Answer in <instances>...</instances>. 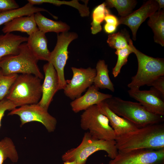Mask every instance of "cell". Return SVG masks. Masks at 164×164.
Instances as JSON below:
<instances>
[{
	"mask_svg": "<svg viewBox=\"0 0 164 164\" xmlns=\"http://www.w3.org/2000/svg\"><path fill=\"white\" fill-rule=\"evenodd\" d=\"M34 18L39 30L45 33L54 32L59 34L68 32L70 28V26L65 23L49 19L40 12L34 14Z\"/></svg>",
	"mask_w": 164,
	"mask_h": 164,
	"instance_id": "ffe728a7",
	"label": "cell"
},
{
	"mask_svg": "<svg viewBox=\"0 0 164 164\" xmlns=\"http://www.w3.org/2000/svg\"><path fill=\"white\" fill-rule=\"evenodd\" d=\"M129 45L138 62L137 73L132 77L131 81L128 85L130 89H139L140 87L148 86L155 79L164 76L163 58H154L143 53L136 48L130 39Z\"/></svg>",
	"mask_w": 164,
	"mask_h": 164,
	"instance_id": "5b68a950",
	"label": "cell"
},
{
	"mask_svg": "<svg viewBox=\"0 0 164 164\" xmlns=\"http://www.w3.org/2000/svg\"><path fill=\"white\" fill-rule=\"evenodd\" d=\"M38 60L26 43H24L20 46L18 54L6 56L0 60V68L5 75L18 73L30 74L42 80L44 76L38 66Z\"/></svg>",
	"mask_w": 164,
	"mask_h": 164,
	"instance_id": "8992f818",
	"label": "cell"
},
{
	"mask_svg": "<svg viewBox=\"0 0 164 164\" xmlns=\"http://www.w3.org/2000/svg\"></svg>",
	"mask_w": 164,
	"mask_h": 164,
	"instance_id": "74e56055",
	"label": "cell"
},
{
	"mask_svg": "<svg viewBox=\"0 0 164 164\" xmlns=\"http://www.w3.org/2000/svg\"><path fill=\"white\" fill-rule=\"evenodd\" d=\"M41 80L32 74L18 75L5 98L16 107L37 104L42 96Z\"/></svg>",
	"mask_w": 164,
	"mask_h": 164,
	"instance_id": "277c9868",
	"label": "cell"
},
{
	"mask_svg": "<svg viewBox=\"0 0 164 164\" xmlns=\"http://www.w3.org/2000/svg\"><path fill=\"white\" fill-rule=\"evenodd\" d=\"M128 92L131 97L138 101L149 112L164 115V98L153 87L149 90L130 89Z\"/></svg>",
	"mask_w": 164,
	"mask_h": 164,
	"instance_id": "7c38bea8",
	"label": "cell"
},
{
	"mask_svg": "<svg viewBox=\"0 0 164 164\" xmlns=\"http://www.w3.org/2000/svg\"><path fill=\"white\" fill-rule=\"evenodd\" d=\"M99 151H105L111 159L118 153L115 140L98 139L87 132L84 133L80 144L66 152L62 155V159L64 162L75 161L77 164H85L88 158Z\"/></svg>",
	"mask_w": 164,
	"mask_h": 164,
	"instance_id": "3957f363",
	"label": "cell"
},
{
	"mask_svg": "<svg viewBox=\"0 0 164 164\" xmlns=\"http://www.w3.org/2000/svg\"></svg>",
	"mask_w": 164,
	"mask_h": 164,
	"instance_id": "8d00e7d4",
	"label": "cell"
},
{
	"mask_svg": "<svg viewBox=\"0 0 164 164\" xmlns=\"http://www.w3.org/2000/svg\"><path fill=\"white\" fill-rule=\"evenodd\" d=\"M97 105L101 112L108 118L110 125L113 129L116 137L139 128L127 119L114 113L109 108L104 101Z\"/></svg>",
	"mask_w": 164,
	"mask_h": 164,
	"instance_id": "2e32d148",
	"label": "cell"
},
{
	"mask_svg": "<svg viewBox=\"0 0 164 164\" xmlns=\"http://www.w3.org/2000/svg\"><path fill=\"white\" fill-rule=\"evenodd\" d=\"M99 90L93 84L90 86L84 94L70 102L72 110L76 113L84 111L112 96L111 94L101 93Z\"/></svg>",
	"mask_w": 164,
	"mask_h": 164,
	"instance_id": "9a60e30c",
	"label": "cell"
},
{
	"mask_svg": "<svg viewBox=\"0 0 164 164\" xmlns=\"http://www.w3.org/2000/svg\"><path fill=\"white\" fill-rule=\"evenodd\" d=\"M18 74L5 75L0 70V101L5 98Z\"/></svg>",
	"mask_w": 164,
	"mask_h": 164,
	"instance_id": "83f0119b",
	"label": "cell"
},
{
	"mask_svg": "<svg viewBox=\"0 0 164 164\" xmlns=\"http://www.w3.org/2000/svg\"><path fill=\"white\" fill-rule=\"evenodd\" d=\"M2 29L5 34L13 31L25 32L30 35L39 29L34 18V14L17 17L4 24Z\"/></svg>",
	"mask_w": 164,
	"mask_h": 164,
	"instance_id": "d6986e66",
	"label": "cell"
},
{
	"mask_svg": "<svg viewBox=\"0 0 164 164\" xmlns=\"http://www.w3.org/2000/svg\"><path fill=\"white\" fill-rule=\"evenodd\" d=\"M43 69L45 77L42 84V96L38 104L48 110L54 95L59 90V80L57 72L51 63L45 64Z\"/></svg>",
	"mask_w": 164,
	"mask_h": 164,
	"instance_id": "5bb4252c",
	"label": "cell"
},
{
	"mask_svg": "<svg viewBox=\"0 0 164 164\" xmlns=\"http://www.w3.org/2000/svg\"><path fill=\"white\" fill-rule=\"evenodd\" d=\"M156 1L158 3L159 6V9H161L164 7V0H156Z\"/></svg>",
	"mask_w": 164,
	"mask_h": 164,
	"instance_id": "e575fe53",
	"label": "cell"
},
{
	"mask_svg": "<svg viewBox=\"0 0 164 164\" xmlns=\"http://www.w3.org/2000/svg\"><path fill=\"white\" fill-rule=\"evenodd\" d=\"M96 75L93 85L101 89H108L112 92L115 91L114 85L109 75L108 65L104 60H99L96 67Z\"/></svg>",
	"mask_w": 164,
	"mask_h": 164,
	"instance_id": "7402d4cb",
	"label": "cell"
},
{
	"mask_svg": "<svg viewBox=\"0 0 164 164\" xmlns=\"http://www.w3.org/2000/svg\"><path fill=\"white\" fill-rule=\"evenodd\" d=\"M126 35L119 32L110 35L108 36L107 43L110 47L116 50L128 47L129 46L130 38L128 36Z\"/></svg>",
	"mask_w": 164,
	"mask_h": 164,
	"instance_id": "4316f807",
	"label": "cell"
},
{
	"mask_svg": "<svg viewBox=\"0 0 164 164\" xmlns=\"http://www.w3.org/2000/svg\"><path fill=\"white\" fill-rule=\"evenodd\" d=\"M77 37V34L74 32H66L58 34L56 45L51 52L48 62L52 64L57 72L59 80V90H63L67 84L64 69L68 57V46Z\"/></svg>",
	"mask_w": 164,
	"mask_h": 164,
	"instance_id": "ba28073f",
	"label": "cell"
},
{
	"mask_svg": "<svg viewBox=\"0 0 164 164\" xmlns=\"http://www.w3.org/2000/svg\"><path fill=\"white\" fill-rule=\"evenodd\" d=\"M73 77L66 80V85L63 89L64 94L73 100L80 97L83 93L93 84L96 75L95 69L71 67Z\"/></svg>",
	"mask_w": 164,
	"mask_h": 164,
	"instance_id": "8fae6325",
	"label": "cell"
},
{
	"mask_svg": "<svg viewBox=\"0 0 164 164\" xmlns=\"http://www.w3.org/2000/svg\"><path fill=\"white\" fill-rule=\"evenodd\" d=\"M28 37L7 33L0 35V60L4 58L17 55L20 46L27 41Z\"/></svg>",
	"mask_w": 164,
	"mask_h": 164,
	"instance_id": "ac0fdd59",
	"label": "cell"
},
{
	"mask_svg": "<svg viewBox=\"0 0 164 164\" xmlns=\"http://www.w3.org/2000/svg\"><path fill=\"white\" fill-rule=\"evenodd\" d=\"M104 20L106 23L111 24L118 26V20L117 18L114 15L108 13L105 15Z\"/></svg>",
	"mask_w": 164,
	"mask_h": 164,
	"instance_id": "d6a6232c",
	"label": "cell"
},
{
	"mask_svg": "<svg viewBox=\"0 0 164 164\" xmlns=\"http://www.w3.org/2000/svg\"><path fill=\"white\" fill-rule=\"evenodd\" d=\"M26 42L29 48L38 60L49 61L51 52L48 48L45 33L39 30L29 36Z\"/></svg>",
	"mask_w": 164,
	"mask_h": 164,
	"instance_id": "e0dca14e",
	"label": "cell"
},
{
	"mask_svg": "<svg viewBox=\"0 0 164 164\" xmlns=\"http://www.w3.org/2000/svg\"><path fill=\"white\" fill-rule=\"evenodd\" d=\"M148 24L154 34L155 42L164 46V11L159 10L149 17Z\"/></svg>",
	"mask_w": 164,
	"mask_h": 164,
	"instance_id": "603a6c76",
	"label": "cell"
},
{
	"mask_svg": "<svg viewBox=\"0 0 164 164\" xmlns=\"http://www.w3.org/2000/svg\"><path fill=\"white\" fill-rule=\"evenodd\" d=\"M80 126L88 130L94 137L104 140H115L116 136L107 118L100 111L97 105L86 110L80 116Z\"/></svg>",
	"mask_w": 164,
	"mask_h": 164,
	"instance_id": "52a82bcc",
	"label": "cell"
},
{
	"mask_svg": "<svg viewBox=\"0 0 164 164\" xmlns=\"http://www.w3.org/2000/svg\"><path fill=\"white\" fill-rule=\"evenodd\" d=\"M7 158L13 162H16L18 160L19 155L12 139L5 137L0 140V164H3Z\"/></svg>",
	"mask_w": 164,
	"mask_h": 164,
	"instance_id": "cb8c5ba5",
	"label": "cell"
},
{
	"mask_svg": "<svg viewBox=\"0 0 164 164\" xmlns=\"http://www.w3.org/2000/svg\"><path fill=\"white\" fill-rule=\"evenodd\" d=\"M109 13L106 8L105 2L96 7L93 11L92 14V21L91 23V33L95 34L102 30L101 23L104 20V17Z\"/></svg>",
	"mask_w": 164,
	"mask_h": 164,
	"instance_id": "d4e9b609",
	"label": "cell"
},
{
	"mask_svg": "<svg viewBox=\"0 0 164 164\" xmlns=\"http://www.w3.org/2000/svg\"><path fill=\"white\" fill-rule=\"evenodd\" d=\"M159 9L158 4L156 1L150 0L146 2L139 9L118 20L119 25H126L131 29L133 39H136V33L142 23L148 17Z\"/></svg>",
	"mask_w": 164,
	"mask_h": 164,
	"instance_id": "4fadbf2b",
	"label": "cell"
},
{
	"mask_svg": "<svg viewBox=\"0 0 164 164\" xmlns=\"http://www.w3.org/2000/svg\"><path fill=\"white\" fill-rule=\"evenodd\" d=\"M16 107L10 101L6 98L0 101V128L1 126V121L7 110H12Z\"/></svg>",
	"mask_w": 164,
	"mask_h": 164,
	"instance_id": "f546056e",
	"label": "cell"
},
{
	"mask_svg": "<svg viewBox=\"0 0 164 164\" xmlns=\"http://www.w3.org/2000/svg\"><path fill=\"white\" fill-rule=\"evenodd\" d=\"M19 8L14 0H0V13Z\"/></svg>",
	"mask_w": 164,
	"mask_h": 164,
	"instance_id": "4dcf8cb0",
	"label": "cell"
},
{
	"mask_svg": "<svg viewBox=\"0 0 164 164\" xmlns=\"http://www.w3.org/2000/svg\"><path fill=\"white\" fill-rule=\"evenodd\" d=\"M8 115L19 116L21 126L29 122L37 121L42 124L49 132H54L56 128L57 122L56 118L38 103L15 108L11 110Z\"/></svg>",
	"mask_w": 164,
	"mask_h": 164,
	"instance_id": "9c48e42d",
	"label": "cell"
},
{
	"mask_svg": "<svg viewBox=\"0 0 164 164\" xmlns=\"http://www.w3.org/2000/svg\"><path fill=\"white\" fill-rule=\"evenodd\" d=\"M133 0H107L105 3L109 8H115L121 17L127 16L131 13L136 4Z\"/></svg>",
	"mask_w": 164,
	"mask_h": 164,
	"instance_id": "484cf974",
	"label": "cell"
},
{
	"mask_svg": "<svg viewBox=\"0 0 164 164\" xmlns=\"http://www.w3.org/2000/svg\"><path fill=\"white\" fill-rule=\"evenodd\" d=\"M117 27L114 25L106 23L104 25V29L106 33H111L115 31Z\"/></svg>",
	"mask_w": 164,
	"mask_h": 164,
	"instance_id": "836d02e7",
	"label": "cell"
},
{
	"mask_svg": "<svg viewBox=\"0 0 164 164\" xmlns=\"http://www.w3.org/2000/svg\"><path fill=\"white\" fill-rule=\"evenodd\" d=\"M49 12L42 8L34 6L28 2L24 6L0 13V26L17 17L31 15L40 12Z\"/></svg>",
	"mask_w": 164,
	"mask_h": 164,
	"instance_id": "44dd1931",
	"label": "cell"
},
{
	"mask_svg": "<svg viewBox=\"0 0 164 164\" xmlns=\"http://www.w3.org/2000/svg\"><path fill=\"white\" fill-rule=\"evenodd\" d=\"M63 164H77L75 161L64 162Z\"/></svg>",
	"mask_w": 164,
	"mask_h": 164,
	"instance_id": "d590c367",
	"label": "cell"
},
{
	"mask_svg": "<svg viewBox=\"0 0 164 164\" xmlns=\"http://www.w3.org/2000/svg\"><path fill=\"white\" fill-rule=\"evenodd\" d=\"M148 86H152L164 98V76L155 79Z\"/></svg>",
	"mask_w": 164,
	"mask_h": 164,
	"instance_id": "1f68e13d",
	"label": "cell"
},
{
	"mask_svg": "<svg viewBox=\"0 0 164 164\" xmlns=\"http://www.w3.org/2000/svg\"><path fill=\"white\" fill-rule=\"evenodd\" d=\"M108 164H164V148L118 151Z\"/></svg>",
	"mask_w": 164,
	"mask_h": 164,
	"instance_id": "30bf717a",
	"label": "cell"
},
{
	"mask_svg": "<svg viewBox=\"0 0 164 164\" xmlns=\"http://www.w3.org/2000/svg\"><path fill=\"white\" fill-rule=\"evenodd\" d=\"M132 53L129 45L128 47L116 50L115 53L118 56L117 61L112 71V74L114 77L118 76L122 67L127 63L129 54Z\"/></svg>",
	"mask_w": 164,
	"mask_h": 164,
	"instance_id": "f1b7e54d",
	"label": "cell"
},
{
	"mask_svg": "<svg viewBox=\"0 0 164 164\" xmlns=\"http://www.w3.org/2000/svg\"><path fill=\"white\" fill-rule=\"evenodd\" d=\"M115 140L118 152L164 148V124L149 125L116 137Z\"/></svg>",
	"mask_w": 164,
	"mask_h": 164,
	"instance_id": "6da1fadb",
	"label": "cell"
},
{
	"mask_svg": "<svg viewBox=\"0 0 164 164\" xmlns=\"http://www.w3.org/2000/svg\"><path fill=\"white\" fill-rule=\"evenodd\" d=\"M104 101L114 113L139 128L162 123L164 121L163 116L149 112L139 103L124 100L113 96Z\"/></svg>",
	"mask_w": 164,
	"mask_h": 164,
	"instance_id": "7a4b0ae2",
	"label": "cell"
}]
</instances>
